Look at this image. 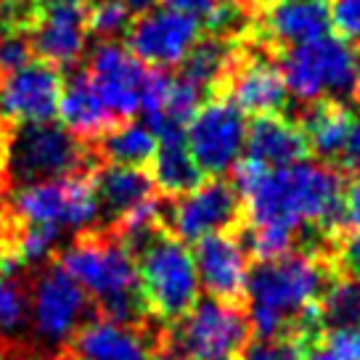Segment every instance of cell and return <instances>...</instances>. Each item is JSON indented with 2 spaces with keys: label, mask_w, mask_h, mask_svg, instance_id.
Listing matches in <instances>:
<instances>
[{
  "label": "cell",
  "mask_w": 360,
  "mask_h": 360,
  "mask_svg": "<svg viewBox=\"0 0 360 360\" xmlns=\"http://www.w3.org/2000/svg\"><path fill=\"white\" fill-rule=\"evenodd\" d=\"M345 220V178L328 162H294L268 169L244 196V223L281 228L294 236L302 231L334 233Z\"/></svg>",
  "instance_id": "obj_1"
},
{
  "label": "cell",
  "mask_w": 360,
  "mask_h": 360,
  "mask_svg": "<svg viewBox=\"0 0 360 360\" xmlns=\"http://www.w3.org/2000/svg\"><path fill=\"white\" fill-rule=\"evenodd\" d=\"M53 259L85 289L98 315L124 326H151L138 281V262L109 231H82L72 244L58 249Z\"/></svg>",
  "instance_id": "obj_2"
},
{
  "label": "cell",
  "mask_w": 360,
  "mask_h": 360,
  "mask_svg": "<svg viewBox=\"0 0 360 360\" xmlns=\"http://www.w3.org/2000/svg\"><path fill=\"white\" fill-rule=\"evenodd\" d=\"M328 283L323 259L313 252H286L259 259L247 276V321L255 337L300 334L302 315L318 304Z\"/></svg>",
  "instance_id": "obj_3"
},
{
  "label": "cell",
  "mask_w": 360,
  "mask_h": 360,
  "mask_svg": "<svg viewBox=\"0 0 360 360\" xmlns=\"http://www.w3.org/2000/svg\"><path fill=\"white\" fill-rule=\"evenodd\" d=\"M3 122V120H0ZM101 165L90 143L72 135L64 124L3 122V183L6 193L16 186L53 178L90 175Z\"/></svg>",
  "instance_id": "obj_4"
},
{
  "label": "cell",
  "mask_w": 360,
  "mask_h": 360,
  "mask_svg": "<svg viewBox=\"0 0 360 360\" xmlns=\"http://www.w3.org/2000/svg\"><path fill=\"white\" fill-rule=\"evenodd\" d=\"M30 297V342L43 360H53L96 315V304L56 259L24 276Z\"/></svg>",
  "instance_id": "obj_5"
},
{
  "label": "cell",
  "mask_w": 360,
  "mask_h": 360,
  "mask_svg": "<svg viewBox=\"0 0 360 360\" xmlns=\"http://www.w3.org/2000/svg\"><path fill=\"white\" fill-rule=\"evenodd\" d=\"M138 281L151 321L169 326L199 302V273L186 241L162 231L138 257Z\"/></svg>",
  "instance_id": "obj_6"
},
{
  "label": "cell",
  "mask_w": 360,
  "mask_h": 360,
  "mask_svg": "<svg viewBox=\"0 0 360 360\" xmlns=\"http://www.w3.org/2000/svg\"><path fill=\"white\" fill-rule=\"evenodd\" d=\"M3 212L19 223L51 228L56 233H82L98 225V207L90 175L53 178L16 186L3 196Z\"/></svg>",
  "instance_id": "obj_7"
},
{
  "label": "cell",
  "mask_w": 360,
  "mask_h": 360,
  "mask_svg": "<svg viewBox=\"0 0 360 360\" xmlns=\"http://www.w3.org/2000/svg\"><path fill=\"white\" fill-rule=\"evenodd\" d=\"M358 53L339 34H321L307 43L292 45L283 51L281 75L286 93L300 103H315L323 98H345L355 85Z\"/></svg>",
  "instance_id": "obj_8"
},
{
  "label": "cell",
  "mask_w": 360,
  "mask_h": 360,
  "mask_svg": "<svg viewBox=\"0 0 360 360\" xmlns=\"http://www.w3.org/2000/svg\"><path fill=\"white\" fill-rule=\"evenodd\" d=\"M249 339L244 307L217 300H199L180 321L165 326L162 347H169L186 360L231 358Z\"/></svg>",
  "instance_id": "obj_9"
},
{
  "label": "cell",
  "mask_w": 360,
  "mask_h": 360,
  "mask_svg": "<svg viewBox=\"0 0 360 360\" xmlns=\"http://www.w3.org/2000/svg\"><path fill=\"white\" fill-rule=\"evenodd\" d=\"M247 114L225 96H210L186 124V146L204 175L223 178L244 157Z\"/></svg>",
  "instance_id": "obj_10"
},
{
  "label": "cell",
  "mask_w": 360,
  "mask_h": 360,
  "mask_svg": "<svg viewBox=\"0 0 360 360\" xmlns=\"http://www.w3.org/2000/svg\"><path fill=\"white\" fill-rule=\"evenodd\" d=\"M244 220V199L225 178L204 180L180 199H167V231L191 244L210 233L236 231Z\"/></svg>",
  "instance_id": "obj_11"
},
{
  "label": "cell",
  "mask_w": 360,
  "mask_h": 360,
  "mask_svg": "<svg viewBox=\"0 0 360 360\" xmlns=\"http://www.w3.org/2000/svg\"><path fill=\"white\" fill-rule=\"evenodd\" d=\"M214 96H225L244 114H281L286 103V82L276 56L255 40L244 37L233 67Z\"/></svg>",
  "instance_id": "obj_12"
},
{
  "label": "cell",
  "mask_w": 360,
  "mask_h": 360,
  "mask_svg": "<svg viewBox=\"0 0 360 360\" xmlns=\"http://www.w3.org/2000/svg\"><path fill=\"white\" fill-rule=\"evenodd\" d=\"M90 0H40L27 40L34 58L64 69H75L88 51Z\"/></svg>",
  "instance_id": "obj_13"
},
{
  "label": "cell",
  "mask_w": 360,
  "mask_h": 360,
  "mask_svg": "<svg viewBox=\"0 0 360 360\" xmlns=\"http://www.w3.org/2000/svg\"><path fill=\"white\" fill-rule=\"evenodd\" d=\"M204 34V24L196 16L172 8H148L133 19L127 30V48L143 64L157 69L180 67L193 45Z\"/></svg>",
  "instance_id": "obj_14"
},
{
  "label": "cell",
  "mask_w": 360,
  "mask_h": 360,
  "mask_svg": "<svg viewBox=\"0 0 360 360\" xmlns=\"http://www.w3.org/2000/svg\"><path fill=\"white\" fill-rule=\"evenodd\" d=\"M61 88V69L43 58L6 72L0 77V120L8 124L51 122L56 117Z\"/></svg>",
  "instance_id": "obj_15"
},
{
  "label": "cell",
  "mask_w": 360,
  "mask_h": 360,
  "mask_svg": "<svg viewBox=\"0 0 360 360\" xmlns=\"http://www.w3.org/2000/svg\"><path fill=\"white\" fill-rule=\"evenodd\" d=\"M88 79L117 120H133L141 112V90L148 67L122 43L103 40L88 58Z\"/></svg>",
  "instance_id": "obj_16"
},
{
  "label": "cell",
  "mask_w": 360,
  "mask_h": 360,
  "mask_svg": "<svg viewBox=\"0 0 360 360\" xmlns=\"http://www.w3.org/2000/svg\"><path fill=\"white\" fill-rule=\"evenodd\" d=\"M193 262L199 273V286L212 300L247 307L249 255L238 241L236 231H220L193 241Z\"/></svg>",
  "instance_id": "obj_17"
},
{
  "label": "cell",
  "mask_w": 360,
  "mask_h": 360,
  "mask_svg": "<svg viewBox=\"0 0 360 360\" xmlns=\"http://www.w3.org/2000/svg\"><path fill=\"white\" fill-rule=\"evenodd\" d=\"M328 30L331 13L326 0H270L257 13H252L247 37L276 56V48L307 43Z\"/></svg>",
  "instance_id": "obj_18"
},
{
  "label": "cell",
  "mask_w": 360,
  "mask_h": 360,
  "mask_svg": "<svg viewBox=\"0 0 360 360\" xmlns=\"http://www.w3.org/2000/svg\"><path fill=\"white\" fill-rule=\"evenodd\" d=\"M162 334L165 331H154V326H124L96 313L72 337L67 352L77 360H148L162 347Z\"/></svg>",
  "instance_id": "obj_19"
},
{
  "label": "cell",
  "mask_w": 360,
  "mask_h": 360,
  "mask_svg": "<svg viewBox=\"0 0 360 360\" xmlns=\"http://www.w3.org/2000/svg\"><path fill=\"white\" fill-rule=\"evenodd\" d=\"M90 186H93V196L98 207L96 228H112L122 214H127L133 207L157 193V186L148 169L109 165V162H101L90 172Z\"/></svg>",
  "instance_id": "obj_20"
},
{
  "label": "cell",
  "mask_w": 360,
  "mask_h": 360,
  "mask_svg": "<svg viewBox=\"0 0 360 360\" xmlns=\"http://www.w3.org/2000/svg\"><path fill=\"white\" fill-rule=\"evenodd\" d=\"M310 148L304 141L300 122H294L283 114H262L247 124L244 157L259 162L262 167L278 169L294 162L307 159Z\"/></svg>",
  "instance_id": "obj_21"
},
{
  "label": "cell",
  "mask_w": 360,
  "mask_h": 360,
  "mask_svg": "<svg viewBox=\"0 0 360 360\" xmlns=\"http://www.w3.org/2000/svg\"><path fill=\"white\" fill-rule=\"evenodd\" d=\"M56 117L72 135H77L79 141L93 143L103 133H109L114 124L122 122L117 120L109 106L101 101V96L90 85L85 72H75L61 88Z\"/></svg>",
  "instance_id": "obj_22"
},
{
  "label": "cell",
  "mask_w": 360,
  "mask_h": 360,
  "mask_svg": "<svg viewBox=\"0 0 360 360\" xmlns=\"http://www.w3.org/2000/svg\"><path fill=\"white\" fill-rule=\"evenodd\" d=\"M352 117L355 114L337 98L304 103L300 127H302L310 154H315L321 162H339L345 141H347L349 124H352Z\"/></svg>",
  "instance_id": "obj_23"
},
{
  "label": "cell",
  "mask_w": 360,
  "mask_h": 360,
  "mask_svg": "<svg viewBox=\"0 0 360 360\" xmlns=\"http://www.w3.org/2000/svg\"><path fill=\"white\" fill-rule=\"evenodd\" d=\"M151 178L157 191L165 199H180L193 188H199L207 175L196 165L191 151L186 146V135H172V138H159L157 157L151 162Z\"/></svg>",
  "instance_id": "obj_24"
},
{
  "label": "cell",
  "mask_w": 360,
  "mask_h": 360,
  "mask_svg": "<svg viewBox=\"0 0 360 360\" xmlns=\"http://www.w3.org/2000/svg\"><path fill=\"white\" fill-rule=\"evenodd\" d=\"M241 43L244 37L236 40L220 34H202L199 43L188 51V56L180 61V75L207 90V96H214L233 67Z\"/></svg>",
  "instance_id": "obj_25"
},
{
  "label": "cell",
  "mask_w": 360,
  "mask_h": 360,
  "mask_svg": "<svg viewBox=\"0 0 360 360\" xmlns=\"http://www.w3.org/2000/svg\"><path fill=\"white\" fill-rule=\"evenodd\" d=\"M90 146L101 162L148 169L157 157L159 138L146 122L122 120V122L114 124L109 133H103L98 141H93Z\"/></svg>",
  "instance_id": "obj_26"
},
{
  "label": "cell",
  "mask_w": 360,
  "mask_h": 360,
  "mask_svg": "<svg viewBox=\"0 0 360 360\" xmlns=\"http://www.w3.org/2000/svg\"><path fill=\"white\" fill-rule=\"evenodd\" d=\"M323 328H360V278L345 276L326 283L318 300Z\"/></svg>",
  "instance_id": "obj_27"
},
{
  "label": "cell",
  "mask_w": 360,
  "mask_h": 360,
  "mask_svg": "<svg viewBox=\"0 0 360 360\" xmlns=\"http://www.w3.org/2000/svg\"><path fill=\"white\" fill-rule=\"evenodd\" d=\"M310 339L302 334H278V337H255L244 342L236 360H304Z\"/></svg>",
  "instance_id": "obj_28"
},
{
  "label": "cell",
  "mask_w": 360,
  "mask_h": 360,
  "mask_svg": "<svg viewBox=\"0 0 360 360\" xmlns=\"http://www.w3.org/2000/svg\"><path fill=\"white\" fill-rule=\"evenodd\" d=\"M345 236L339 244V255L345 268L349 270V276L360 278V178L349 186V191H345Z\"/></svg>",
  "instance_id": "obj_29"
},
{
  "label": "cell",
  "mask_w": 360,
  "mask_h": 360,
  "mask_svg": "<svg viewBox=\"0 0 360 360\" xmlns=\"http://www.w3.org/2000/svg\"><path fill=\"white\" fill-rule=\"evenodd\" d=\"M133 24V11L122 0H96L88 8V30L101 40H114L127 34Z\"/></svg>",
  "instance_id": "obj_30"
},
{
  "label": "cell",
  "mask_w": 360,
  "mask_h": 360,
  "mask_svg": "<svg viewBox=\"0 0 360 360\" xmlns=\"http://www.w3.org/2000/svg\"><path fill=\"white\" fill-rule=\"evenodd\" d=\"M304 360H360V328H331L307 345Z\"/></svg>",
  "instance_id": "obj_31"
},
{
  "label": "cell",
  "mask_w": 360,
  "mask_h": 360,
  "mask_svg": "<svg viewBox=\"0 0 360 360\" xmlns=\"http://www.w3.org/2000/svg\"><path fill=\"white\" fill-rule=\"evenodd\" d=\"M331 27L347 43H360V0H334L328 6Z\"/></svg>",
  "instance_id": "obj_32"
},
{
  "label": "cell",
  "mask_w": 360,
  "mask_h": 360,
  "mask_svg": "<svg viewBox=\"0 0 360 360\" xmlns=\"http://www.w3.org/2000/svg\"><path fill=\"white\" fill-rule=\"evenodd\" d=\"M339 162H342L347 169L360 172V114L352 117V124H349L347 141H345V148H342Z\"/></svg>",
  "instance_id": "obj_33"
},
{
  "label": "cell",
  "mask_w": 360,
  "mask_h": 360,
  "mask_svg": "<svg viewBox=\"0 0 360 360\" xmlns=\"http://www.w3.org/2000/svg\"><path fill=\"white\" fill-rule=\"evenodd\" d=\"M217 3H220V0H162V6H165V8L188 13V16H196L202 24H204V19L217 8Z\"/></svg>",
  "instance_id": "obj_34"
},
{
  "label": "cell",
  "mask_w": 360,
  "mask_h": 360,
  "mask_svg": "<svg viewBox=\"0 0 360 360\" xmlns=\"http://www.w3.org/2000/svg\"><path fill=\"white\" fill-rule=\"evenodd\" d=\"M122 3L133 13H143V11H148V8H154V3H157V0H122Z\"/></svg>",
  "instance_id": "obj_35"
},
{
  "label": "cell",
  "mask_w": 360,
  "mask_h": 360,
  "mask_svg": "<svg viewBox=\"0 0 360 360\" xmlns=\"http://www.w3.org/2000/svg\"><path fill=\"white\" fill-rule=\"evenodd\" d=\"M148 360H186V358H180L178 352H172L169 347H157L148 355Z\"/></svg>",
  "instance_id": "obj_36"
},
{
  "label": "cell",
  "mask_w": 360,
  "mask_h": 360,
  "mask_svg": "<svg viewBox=\"0 0 360 360\" xmlns=\"http://www.w3.org/2000/svg\"><path fill=\"white\" fill-rule=\"evenodd\" d=\"M352 96L360 101V53H358V64H355V85H352Z\"/></svg>",
  "instance_id": "obj_37"
},
{
  "label": "cell",
  "mask_w": 360,
  "mask_h": 360,
  "mask_svg": "<svg viewBox=\"0 0 360 360\" xmlns=\"http://www.w3.org/2000/svg\"><path fill=\"white\" fill-rule=\"evenodd\" d=\"M223 3H233V6H244V8H252V0H223ZM255 11V8H252Z\"/></svg>",
  "instance_id": "obj_38"
},
{
  "label": "cell",
  "mask_w": 360,
  "mask_h": 360,
  "mask_svg": "<svg viewBox=\"0 0 360 360\" xmlns=\"http://www.w3.org/2000/svg\"><path fill=\"white\" fill-rule=\"evenodd\" d=\"M53 360H77V358H75L72 352H67V349H64V352H61V355H56Z\"/></svg>",
  "instance_id": "obj_39"
},
{
  "label": "cell",
  "mask_w": 360,
  "mask_h": 360,
  "mask_svg": "<svg viewBox=\"0 0 360 360\" xmlns=\"http://www.w3.org/2000/svg\"><path fill=\"white\" fill-rule=\"evenodd\" d=\"M3 37H6V34H3V30H0V48H3ZM0 77H3V61H0Z\"/></svg>",
  "instance_id": "obj_40"
},
{
  "label": "cell",
  "mask_w": 360,
  "mask_h": 360,
  "mask_svg": "<svg viewBox=\"0 0 360 360\" xmlns=\"http://www.w3.org/2000/svg\"><path fill=\"white\" fill-rule=\"evenodd\" d=\"M0 223H3V196H0Z\"/></svg>",
  "instance_id": "obj_41"
},
{
  "label": "cell",
  "mask_w": 360,
  "mask_h": 360,
  "mask_svg": "<svg viewBox=\"0 0 360 360\" xmlns=\"http://www.w3.org/2000/svg\"><path fill=\"white\" fill-rule=\"evenodd\" d=\"M214 360H233V355H231V358H214Z\"/></svg>",
  "instance_id": "obj_42"
}]
</instances>
